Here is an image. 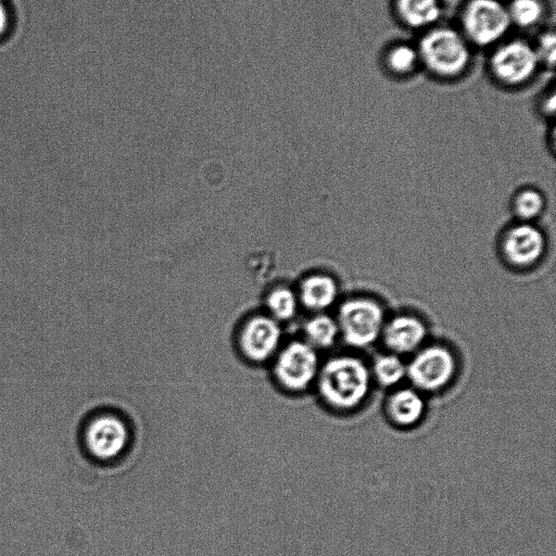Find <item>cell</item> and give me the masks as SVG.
<instances>
[{"instance_id":"14","label":"cell","mask_w":556,"mask_h":556,"mask_svg":"<svg viewBox=\"0 0 556 556\" xmlns=\"http://www.w3.org/2000/svg\"><path fill=\"white\" fill-rule=\"evenodd\" d=\"M396 9L402 21L413 28L430 26L441 15L439 0H396Z\"/></svg>"},{"instance_id":"11","label":"cell","mask_w":556,"mask_h":556,"mask_svg":"<svg viewBox=\"0 0 556 556\" xmlns=\"http://www.w3.org/2000/svg\"><path fill=\"white\" fill-rule=\"evenodd\" d=\"M427 336V325L420 317L401 313L386 319L380 339L388 352L403 356L425 345Z\"/></svg>"},{"instance_id":"13","label":"cell","mask_w":556,"mask_h":556,"mask_svg":"<svg viewBox=\"0 0 556 556\" xmlns=\"http://www.w3.org/2000/svg\"><path fill=\"white\" fill-rule=\"evenodd\" d=\"M339 291V285L332 276L316 273L301 281L296 295L305 308L323 313L337 302Z\"/></svg>"},{"instance_id":"9","label":"cell","mask_w":556,"mask_h":556,"mask_svg":"<svg viewBox=\"0 0 556 556\" xmlns=\"http://www.w3.org/2000/svg\"><path fill=\"white\" fill-rule=\"evenodd\" d=\"M539 63L535 48L522 40L503 43L490 60L493 74L508 85H519L528 80L535 73Z\"/></svg>"},{"instance_id":"20","label":"cell","mask_w":556,"mask_h":556,"mask_svg":"<svg viewBox=\"0 0 556 556\" xmlns=\"http://www.w3.org/2000/svg\"><path fill=\"white\" fill-rule=\"evenodd\" d=\"M418 50L407 43L394 46L387 55V63L394 73L407 74L418 63Z\"/></svg>"},{"instance_id":"17","label":"cell","mask_w":556,"mask_h":556,"mask_svg":"<svg viewBox=\"0 0 556 556\" xmlns=\"http://www.w3.org/2000/svg\"><path fill=\"white\" fill-rule=\"evenodd\" d=\"M546 206L545 197L534 188H523L515 193L511 211L518 222L533 223L540 217Z\"/></svg>"},{"instance_id":"3","label":"cell","mask_w":556,"mask_h":556,"mask_svg":"<svg viewBox=\"0 0 556 556\" xmlns=\"http://www.w3.org/2000/svg\"><path fill=\"white\" fill-rule=\"evenodd\" d=\"M458 363L454 352L444 344L422 345L406 363V379L422 394L438 393L456 377Z\"/></svg>"},{"instance_id":"18","label":"cell","mask_w":556,"mask_h":556,"mask_svg":"<svg viewBox=\"0 0 556 556\" xmlns=\"http://www.w3.org/2000/svg\"><path fill=\"white\" fill-rule=\"evenodd\" d=\"M298 304L296 293L288 287H277L266 298L269 316L277 321L291 319L296 314Z\"/></svg>"},{"instance_id":"22","label":"cell","mask_w":556,"mask_h":556,"mask_svg":"<svg viewBox=\"0 0 556 556\" xmlns=\"http://www.w3.org/2000/svg\"><path fill=\"white\" fill-rule=\"evenodd\" d=\"M9 15L8 10L2 0H0V36L3 35L8 28Z\"/></svg>"},{"instance_id":"6","label":"cell","mask_w":556,"mask_h":556,"mask_svg":"<svg viewBox=\"0 0 556 556\" xmlns=\"http://www.w3.org/2000/svg\"><path fill=\"white\" fill-rule=\"evenodd\" d=\"M462 24L467 38L483 47L498 41L511 22L507 7L498 0H470L464 9Z\"/></svg>"},{"instance_id":"10","label":"cell","mask_w":556,"mask_h":556,"mask_svg":"<svg viewBox=\"0 0 556 556\" xmlns=\"http://www.w3.org/2000/svg\"><path fill=\"white\" fill-rule=\"evenodd\" d=\"M281 329L267 315L250 317L241 328L239 346L245 358L262 363L271 357L279 346Z\"/></svg>"},{"instance_id":"15","label":"cell","mask_w":556,"mask_h":556,"mask_svg":"<svg viewBox=\"0 0 556 556\" xmlns=\"http://www.w3.org/2000/svg\"><path fill=\"white\" fill-rule=\"evenodd\" d=\"M372 382L382 388H396L406 379V363L402 356L386 352L377 355L369 366Z\"/></svg>"},{"instance_id":"16","label":"cell","mask_w":556,"mask_h":556,"mask_svg":"<svg viewBox=\"0 0 556 556\" xmlns=\"http://www.w3.org/2000/svg\"><path fill=\"white\" fill-rule=\"evenodd\" d=\"M304 341L315 350H326L334 345L339 334L336 318L325 314L316 313L304 325Z\"/></svg>"},{"instance_id":"8","label":"cell","mask_w":556,"mask_h":556,"mask_svg":"<svg viewBox=\"0 0 556 556\" xmlns=\"http://www.w3.org/2000/svg\"><path fill=\"white\" fill-rule=\"evenodd\" d=\"M129 441L127 425L112 414H99L84 429L86 451L99 460H110L124 452Z\"/></svg>"},{"instance_id":"7","label":"cell","mask_w":556,"mask_h":556,"mask_svg":"<svg viewBox=\"0 0 556 556\" xmlns=\"http://www.w3.org/2000/svg\"><path fill=\"white\" fill-rule=\"evenodd\" d=\"M500 251L505 263L513 268L528 269L545 254V233L533 223L518 222L504 231Z\"/></svg>"},{"instance_id":"2","label":"cell","mask_w":556,"mask_h":556,"mask_svg":"<svg viewBox=\"0 0 556 556\" xmlns=\"http://www.w3.org/2000/svg\"><path fill=\"white\" fill-rule=\"evenodd\" d=\"M386 319L382 305L376 299L365 295L342 301L336 317L340 337L354 349H365L376 343Z\"/></svg>"},{"instance_id":"23","label":"cell","mask_w":556,"mask_h":556,"mask_svg":"<svg viewBox=\"0 0 556 556\" xmlns=\"http://www.w3.org/2000/svg\"><path fill=\"white\" fill-rule=\"evenodd\" d=\"M544 110L547 114H553L555 111V94H552L544 103Z\"/></svg>"},{"instance_id":"4","label":"cell","mask_w":556,"mask_h":556,"mask_svg":"<svg viewBox=\"0 0 556 556\" xmlns=\"http://www.w3.org/2000/svg\"><path fill=\"white\" fill-rule=\"evenodd\" d=\"M419 60L434 74L455 76L468 65L470 50L466 39L457 30L450 27H438L429 30L418 47Z\"/></svg>"},{"instance_id":"12","label":"cell","mask_w":556,"mask_h":556,"mask_svg":"<svg viewBox=\"0 0 556 556\" xmlns=\"http://www.w3.org/2000/svg\"><path fill=\"white\" fill-rule=\"evenodd\" d=\"M424 395L413 387L394 388L384 401V414L388 420L401 429L417 426L427 410Z\"/></svg>"},{"instance_id":"1","label":"cell","mask_w":556,"mask_h":556,"mask_svg":"<svg viewBox=\"0 0 556 556\" xmlns=\"http://www.w3.org/2000/svg\"><path fill=\"white\" fill-rule=\"evenodd\" d=\"M315 383L325 405L334 412L348 414L365 403L372 378L369 365L363 358L340 354L320 364Z\"/></svg>"},{"instance_id":"5","label":"cell","mask_w":556,"mask_h":556,"mask_svg":"<svg viewBox=\"0 0 556 556\" xmlns=\"http://www.w3.org/2000/svg\"><path fill=\"white\" fill-rule=\"evenodd\" d=\"M319 368L317 350L304 340H296L278 353L274 375L288 391L302 392L316 381Z\"/></svg>"},{"instance_id":"19","label":"cell","mask_w":556,"mask_h":556,"mask_svg":"<svg viewBox=\"0 0 556 556\" xmlns=\"http://www.w3.org/2000/svg\"><path fill=\"white\" fill-rule=\"evenodd\" d=\"M507 10L510 22L523 28L534 26L544 12L540 0H511Z\"/></svg>"},{"instance_id":"21","label":"cell","mask_w":556,"mask_h":556,"mask_svg":"<svg viewBox=\"0 0 556 556\" xmlns=\"http://www.w3.org/2000/svg\"><path fill=\"white\" fill-rule=\"evenodd\" d=\"M540 61L553 66L556 59V37L554 33H545L535 49Z\"/></svg>"}]
</instances>
